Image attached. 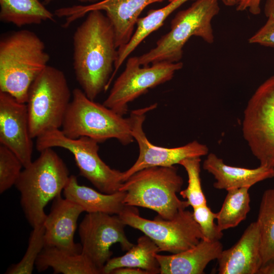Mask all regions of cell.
Listing matches in <instances>:
<instances>
[{
  "instance_id": "cell-1",
  "label": "cell",
  "mask_w": 274,
  "mask_h": 274,
  "mask_svg": "<svg viewBox=\"0 0 274 274\" xmlns=\"http://www.w3.org/2000/svg\"><path fill=\"white\" fill-rule=\"evenodd\" d=\"M73 36V67L81 89L94 100L109 84L118 57L115 33L101 11L88 12Z\"/></svg>"
},
{
  "instance_id": "cell-2",
  "label": "cell",
  "mask_w": 274,
  "mask_h": 274,
  "mask_svg": "<svg viewBox=\"0 0 274 274\" xmlns=\"http://www.w3.org/2000/svg\"><path fill=\"white\" fill-rule=\"evenodd\" d=\"M49 55L34 32L22 29L0 41V91L26 104L33 82L48 66Z\"/></svg>"
},
{
  "instance_id": "cell-3",
  "label": "cell",
  "mask_w": 274,
  "mask_h": 274,
  "mask_svg": "<svg viewBox=\"0 0 274 274\" xmlns=\"http://www.w3.org/2000/svg\"><path fill=\"white\" fill-rule=\"evenodd\" d=\"M24 168L15 185L20 193L25 217L34 227L44 223L46 206L61 195L70 176L66 164L52 148L41 151L38 158Z\"/></svg>"
},
{
  "instance_id": "cell-4",
  "label": "cell",
  "mask_w": 274,
  "mask_h": 274,
  "mask_svg": "<svg viewBox=\"0 0 274 274\" xmlns=\"http://www.w3.org/2000/svg\"><path fill=\"white\" fill-rule=\"evenodd\" d=\"M183 179L174 165L154 166L140 170L124 181L120 191L125 192L126 206L151 209L164 219H172L189 206L177 196Z\"/></svg>"
},
{
  "instance_id": "cell-5",
  "label": "cell",
  "mask_w": 274,
  "mask_h": 274,
  "mask_svg": "<svg viewBox=\"0 0 274 274\" xmlns=\"http://www.w3.org/2000/svg\"><path fill=\"white\" fill-rule=\"evenodd\" d=\"M61 128L63 134L71 139L87 136L99 143L115 139L123 145L134 141L130 117L124 118L89 99L79 88L72 91Z\"/></svg>"
},
{
  "instance_id": "cell-6",
  "label": "cell",
  "mask_w": 274,
  "mask_h": 274,
  "mask_svg": "<svg viewBox=\"0 0 274 274\" xmlns=\"http://www.w3.org/2000/svg\"><path fill=\"white\" fill-rule=\"evenodd\" d=\"M218 1L196 0L188 8L179 11L171 21L170 31L161 37L153 48L138 57L140 64L180 61L184 46L192 36L212 43V20L220 11Z\"/></svg>"
},
{
  "instance_id": "cell-7",
  "label": "cell",
  "mask_w": 274,
  "mask_h": 274,
  "mask_svg": "<svg viewBox=\"0 0 274 274\" xmlns=\"http://www.w3.org/2000/svg\"><path fill=\"white\" fill-rule=\"evenodd\" d=\"M71 96L64 73L47 66L30 86L26 103L32 139L61 127Z\"/></svg>"
},
{
  "instance_id": "cell-8",
  "label": "cell",
  "mask_w": 274,
  "mask_h": 274,
  "mask_svg": "<svg viewBox=\"0 0 274 274\" xmlns=\"http://www.w3.org/2000/svg\"><path fill=\"white\" fill-rule=\"evenodd\" d=\"M96 141L82 136L71 139L60 129L47 131L37 138L36 148L40 152L47 148L59 147L69 151L74 156L80 174L106 194L118 191L123 183V172L113 169L98 155Z\"/></svg>"
},
{
  "instance_id": "cell-9",
  "label": "cell",
  "mask_w": 274,
  "mask_h": 274,
  "mask_svg": "<svg viewBox=\"0 0 274 274\" xmlns=\"http://www.w3.org/2000/svg\"><path fill=\"white\" fill-rule=\"evenodd\" d=\"M126 225L140 230L157 246L159 252L176 254L191 248L203 239L192 212L180 211L172 219L157 215L153 220L140 216L135 207L125 206L118 215Z\"/></svg>"
},
{
  "instance_id": "cell-10",
  "label": "cell",
  "mask_w": 274,
  "mask_h": 274,
  "mask_svg": "<svg viewBox=\"0 0 274 274\" xmlns=\"http://www.w3.org/2000/svg\"><path fill=\"white\" fill-rule=\"evenodd\" d=\"M242 131L260 165L274 167V75L262 83L249 100Z\"/></svg>"
},
{
  "instance_id": "cell-11",
  "label": "cell",
  "mask_w": 274,
  "mask_h": 274,
  "mask_svg": "<svg viewBox=\"0 0 274 274\" xmlns=\"http://www.w3.org/2000/svg\"><path fill=\"white\" fill-rule=\"evenodd\" d=\"M183 65V63L180 61H163L143 66L140 64L138 57H130L103 104L124 116L128 112L129 102L147 92L149 89L170 80Z\"/></svg>"
},
{
  "instance_id": "cell-12",
  "label": "cell",
  "mask_w": 274,
  "mask_h": 274,
  "mask_svg": "<svg viewBox=\"0 0 274 274\" xmlns=\"http://www.w3.org/2000/svg\"><path fill=\"white\" fill-rule=\"evenodd\" d=\"M126 225L118 215L104 213H87L81 222L79 234L81 253L102 273L106 263L113 253L111 247L119 243L123 251L134 244L125 233Z\"/></svg>"
},
{
  "instance_id": "cell-13",
  "label": "cell",
  "mask_w": 274,
  "mask_h": 274,
  "mask_svg": "<svg viewBox=\"0 0 274 274\" xmlns=\"http://www.w3.org/2000/svg\"><path fill=\"white\" fill-rule=\"evenodd\" d=\"M157 104H153L142 109L131 111L130 117L132 122V135L138 143L139 154L134 163L127 170L123 172L124 182L131 176L143 169L154 167H168L176 164L188 158L201 157L209 153L208 147L197 141H193L184 146L166 148L152 144L147 139L143 128L146 114L155 109Z\"/></svg>"
},
{
  "instance_id": "cell-14",
  "label": "cell",
  "mask_w": 274,
  "mask_h": 274,
  "mask_svg": "<svg viewBox=\"0 0 274 274\" xmlns=\"http://www.w3.org/2000/svg\"><path fill=\"white\" fill-rule=\"evenodd\" d=\"M164 0H102L86 6L76 5L58 9L54 14L64 17L65 25L83 17L91 11H104L115 33L117 47L130 40L139 16L148 5Z\"/></svg>"
},
{
  "instance_id": "cell-15",
  "label": "cell",
  "mask_w": 274,
  "mask_h": 274,
  "mask_svg": "<svg viewBox=\"0 0 274 274\" xmlns=\"http://www.w3.org/2000/svg\"><path fill=\"white\" fill-rule=\"evenodd\" d=\"M26 104L0 91V143L10 149L23 167L32 162L33 142Z\"/></svg>"
},
{
  "instance_id": "cell-16",
  "label": "cell",
  "mask_w": 274,
  "mask_h": 274,
  "mask_svg": "<svg viewBox=\"0 0 274 274\" xmlns=\"http://www.w3.org/2000/svg\"><path fill=\"white\" fill-rule=\"evenodd\" d=\"M83 212L82 207L61 195L55 198L44 223V247H55L71 254L81 253V245L75 243L74 234Z\"/></svg>"
},
{
  "instance_id": "cell-17",
  "label": "cell",
  "mask_w": 274,
  "mask_h": 274,
  "mask_svg": "<svg viewBox=\"0 0 274 274\" xmlns=\"http://www.w3.org/2000/svg\"><path fill=\"white\" fill-rule=\"evenodd\" d=\"M219 274H258L262 267L261 235L257 221L244 231L238 242L217 258Z\"/></svg>"
},
{
  "instance_id": "cell-18",
  "label": "cell",
  "mask_w": 274,
  "mask_h": 274,
  "mask_svg": "<svg viewBox=\"0 0 274 274\" xmlns=\"http://www.w3.org/2000/svg\"><path fill=\"white\" fill-rule=\"evenodd\" d=\"M223 251L219 241L202 239L193 247L172 255L155 254L161 274H202L208 264Z\"/></svg>"
},
{
  "instance_id": "cell-19",
  "label": "cell",
  "mask_w": 274,
  "mask_h": 274,
  "mask_svg": "<svg viewBox=\"0 0 274 274\" xmlns=\"http://www.w3.org/2000/svg\"><path fill=\"white\" fill-rule=\"evenodd\" d=\"M203 168L216 180L214 187L228 190L233 188H250L255 184L274 177V167L260 165L255 168L232 166L213 153L209 154L203 163Z\"/></svg>"
},
{
  "instance_id": "cell-20",
  "label": "cell",
  "mask_w": 274,
  "mask_h": 274,
  "mask_svg": "<svg viewBox=\"0 0 274 274\" xmlns=\"http://www.w3.org/2000/svg\"><path fill=\"white\" fill-rule=\"evenodd\" d=\"M64 197L80 205L87 213H104L119 215L125 207V192L118 191L106 194L89 187L79 184L77 177L70 176L63 190Z\"/></svg>"
},
{
  "instance_id": "cell-21",
  "label": "cell",
  "mask_w": 274,
  "mask_h": 274,
  "mask_svg": "<svg viewBox=\"0 0 274 274\" xmlns=\"http://www.w3.org/2000/svg\"><path fill=\"white\" fill-rule=\"evenodd\" d=\"M191 0H170L163 8L151 10L144 17L139 18L136 28L128 42L118 48V57L114 65V71L110 79V85L118 70L128 56L142 41L152 32L161 27L165 19L181 5Z\"/></svg>"
},
{
  "instance_id": "cell-22",
  "label": "cell",
  "mask_w": 274,
  "mask_h": 274,
  "mask_svg": "<svg viewBox=\"0 0 274 274\" xmlns=\"http://www.w3.org/2000/svg\"><path fill=\"white\" fill-rule=\"evenodd\" d=\"M159 252L155 243L144 234L124 255L111 258L104 266L102 273L110 274L114 269L124 267L141 268L149 274L160 273V266L155 257Z\"/></svg>"
},
{
  "instance_id": "cell-23",
  "label": "cell",
  "mask_w": 274,
  "mask_h": 274,
  "mask_svg": "<svg viewBox=\"0 0 274 274\" xmlns=\"http://www.w3.org/2000/svg\"><path fill=\"white\" fill-rule=\"evenodd\" d=\"M38 271L49 267L54 273L99 274V271L82 253L71 254L53 247H44L35 264Z\"/></svg>"
},
{
  "instance_id": "cell-24",
  "label": "cell",
  "mask_w": 274,
  "mask_h": 274,
  "mask_svg": "<svg viewBox=\"0 0 274 274\" xmlns=\"http://www.w3.org/2000/svg\"><path fill=\"white\" fill-rule=\"evenodd\" d=\"M0 20L18 27L54 20L40 0H0Z\"/></svg>"
},
{
  "instance_id": "cell-25",
  "label": "cell",
  "mask_w": 274,
  "mask_h": 274,
  "mask_svg": "<svg viewBox=\"0 0 274 274\" xmlns=\"http://www.w3.org/2000/svg\"><path fill=\"white\" fill-rule=\"evenodd\" d=\"M249 187L227 190L220 210L217 213V225L222 231L237 226L250 211Z\"/></svg>"
},
{
  "instance_id": "cell-26",
  "label": "cell",
  "mask_w": 274,
  "mask_h": 274,
  "mask_svg": "<svg viewBox=\"0 0 274 274\" xmlns=\"http://www.w3.org/2000/svg\"><path fill=\"white\" fill-rule=\"evenodd\" d=\"M256 221L261 235L262 267L274 263V188L264 192Z\"/></svg>"
},
{
  "instance_id": "cell-27",
  "label": "cell",
  "mask_w": 274,
  "mask_h": 274,
  "mask_svg": "<svg viewBox=\"0 0 274 274\" xmlns=\"http://www.w3.org/2000/svg\"><path fill=\"white\" fill-rule=\"evenodd\" d=\"M200 162V157H196L186 158L179 163L185 168L188 178L187 187L179 193L193 208L207 204L201 185Z\"/></svg>"
},
{
  "instance_id": "cell-28",
  "label": "cell",
  "mask_w": 274,
  "mask_h": 274,
  "mask_svg": "<svg viewBox=\"0 0 274 274\" xmlns=\"http://www.w3.org/2000/svg\"><path fill=\"white\" fill-rule=\"evenodd\" d=\"M44 223L33 227L30 233L26 251L22 259L13 264L6 272L7 274H31L36 260L44 248Z\"/></svg>"
},
{
  "instance_id": "cell-29",
  "label": "cell",
  "mask_w": 274,
  "mask_h": 274,
  "mask_svg": "<svg viewBox=\"0 0 274 274\" xmlns=\"http://www.w3.org/2000/svg\"><path fill=\"white\" fill-rule=\"evenodd\" d=\"M23 164L18 157L6 146L0 145V193L15 185Z\"/></svg>"
},
{
  "instance_id": "cell-30",
  "label": "cell",
  "mask_w": 274,
  "mask_h": 274,
  "mask_svg": "<svg viewBox=\"0 0 274 274\" xmlns=\"http://www.w3.org/2000/svg\"><path fill=\"white\" fill-rule=\"evenodd\" d=\"M193 218L200 227L203 239L212 242L220 241L223 233L214 222L217 213L213 212L207 204L193 208Z\"/></svg>"
},
{
  "instance_id": "cell-31",
  "label": "cell",
  "mask_w": 274,
  "mask_h": 274,
  "mask_svg": "<svg viewBox=\"0 0 274 274\" xmlns=\"http://www.w3.org/2000/svg\"><path fill=\"white\" fill-rule=\"evenodd\" d=\"M249 42L274 47V20L268 18L265 24L249 39Z\"/></svg>"
},
{
  "instance_id": "cell-32",
  "label": "cell",
  "mask_w": 274,
  "mask_h": 274,
  "mask_svg": "<svg viewBox=\"0 0 274 274\" xmlns=\"http://www.w3.org/2000/svg\"><path fill=\"white\" fill-rule=\"evenodd\" d=\"M235 5H237L236 10L242 11L248 9L253 15L259 14L261 12V0H231Z\"/></svg>"
},
{
  "instance_id": "cell-33",
  "label": "cell",
  "mask_w": 274,
  "mask_h": 274,
  "mask_svg": "<svg viewBox=\"0 0 274 274\" xmlns=\"http://www.w3.org/2000/svg\"><path fill=\"white\" fill-rule=\"evenodd\" d=\"M113 274H149L148 272L144 269L130 267H124L118 268L112 271Z\"/></svg>"
},
{
  "instance_id": "cell-34",
  "label": "cell",
  "mask_w": 274,
  "mask_h": 274,
  "mask_svg": "<svg viewBox=\"0 0 274 274\" xmlns=\"http://www.w3.org/2000/svg\"><path fill=\"white\" fill-rule=\"evenodd\" d=\"M264 13L267 18H269L274 20V0H266Z\"/></svg>"
},
{
  "instance_id": "cell-35",
  "label": "cell",
  "mask_w": 274,
  "mask_h": 274,
  "mask_svg": "<svg viewBox=\"0 0 274 274\" xmlns=\"http://www.w3.org/2000/svg\"><path fill=\"white\" fill-rule=\"evenodd\" d=\"M258 274H274V263L261 267Z\"/></svg>"
},
{
  "instance_id": "cell-36",
  "label": "cell",
  "mask_w": 274,
  "mask_h": 274,
  "mask_svg": "<svg viewBox=\"0 0 274 274\" xmlns=\"http://www.w3.org/2000/svg\"><path fill=\"white\" fill-rule=\"evenodd\" d=\"M56 0H44L43 3L45 5H48ZM81 3H91L92 4L98 2V0H77Z\"/></svg>"
}]
</instances>
